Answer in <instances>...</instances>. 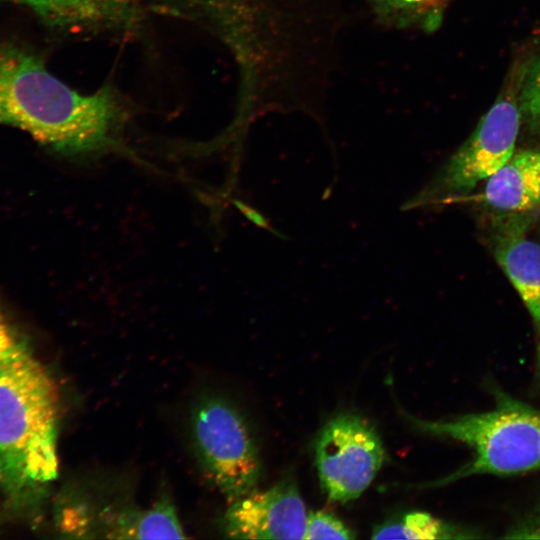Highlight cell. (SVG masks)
<instances>
[{"mask_svg":"<svg viewBox=\"0 0 540 540\" xmlns=\"http://www.w3.org/2000/svg\"><path fill=\"white\" fill-rule=\"evenodd\" d=\"M122 120V107L108 86L81 94L35 56L0 44V124L59 154L89 156L116 147Z\"/></svg>","mask_w":540,"mask_h":540,"instance_id":"6da1fadb","label":"cell"},{"mask_svg":"<svg viewBox=\"0 0 540 540\" xmlns=\"http://www.w3.org/2000/svg\"><path fill=\"white\" fill-rule=\"evenodd\" d=\"M58 416L56 383L27 346L0 360V488L15 507L58 474Z\"/></svg>","mask_w":540,"mask_h":540,"instance_id":"7a4b0ae2","label":"cell"},{"mask_svg":"<svg viewBox=\"0 0 540 540\" xmlns=\"http://www.w3.org/2000/svg\"><path fill=\"white\" fill-rule=\"evenodd\" d=\"M495 405L444 421H424L409 416L420 431L466 444L473 456L449 476L429 486H439L474 476H510L540 470V408L492 387Z\"/></svg>","mask_w":540,"mask_h":540,"instance_id":"3957f363","label":"cell"},{"mask_svg":"<svg viewBox=\"0 0 540 540\" xmlns=\"http://www.w3.org/2000/svg\"><path fill=\"white\" fill-rule=\"evenodd\" d=\"M191 432L205 475L229 503L256 489L258 451L246 422L228 401L212 395L197 400Z\"/></svg>","mask_w":540,"mask_h":540,"instance_id":"277c9868","label":"cell"},{"mask_svg":"<svg viewBox=\"0 0 540 540\" xmlns=\"http://www.w3.org/2000/svg\"><path fill=\"white\" fill-rule=\"evenodd\" d=\"M384 448L375 428L362 417L340 414L320 431L315 462L323 493L332 502L358 498L384 461Z\"/></svg>","mask_w":540,"mask_h":540,"instance_id":"5b68a950","label":"cell"},{"mask_svg":"<svg viewBox=\"0 0 540 540\" xmlns=\"http://www.w3.org/2000/svg\"><path fill=\"white\" fill-rule=\"evenodd\" d=\"M60 530L69 537L117 539H184L187 536L176 509L167 496L149 508L134 504L105 505L101 509L79 503L58 515Z\"/></svg>","mask_w":540,"mask_h":540,"instance_id":"8992f818","label":"cell"},{"mask_svg":"<svg viewBox=\"0 0 540 540\" xmlns=\"http://www.w3.org/2000/svg\"><path fill=\"white\" fill-rule=\"evenodd\" d=\"M519 124L515 101L510 96L497 100L451 158L444 175L446 185L468 192L493 175L514 154Z\"/></svg>","mask_w":540,"mask_h":540,"instance_id":"52a82bcc","label":"cell"},{"mask_svg":"<svg viewBox=\"0 0 540 540\" xmlns=\"http://www.w3.org/2000/svg\"><path fill=\"white\" fill-rule=\"evenodd\" d=\"M307 515L296 484L283 479L230 502L222 528L235 539H304Z\"/></svg>","mask_w":540,"mask_h":540,"instance_id":"ba28073f","label":"cell"},{"mask_svg":"<svg viewBox=\"0 0 540 540\" xmlns=\"http://www.w3.org/2000/svg\"><path fill=\"white\" fill-rule=\"evenodd\" d=\"M485 200L492 208L522 213L540 206V150L515 153L487 179Z\"/></svg>","mask_w":540,"mask_h":540,"instance_id":"9c48e42d","label":"cell"},{"mask_svg":"<svg viewBox=\"0 0 540 540\" xmlns=\"http://www.w3.org/2000/svg\"><path fill=\"white\" fill-rule=\"evenodd\" d=\"M51 24L72 28L123 27L134 20L131 0H11Z\"/></svg>","mask_w":540,"mask_h":540,"instance_id":"30bf717a","label":"cell"},{"mask_svg":"<svg viewBox=\"0 0 540 540\" xmlns=\"http://www.w3.org/2000/svg\"><path fill=\"white\" fill-rule=\"evenodd\" d=\"M494 256L540 331V244L506 232L498 238Z\"/></svg>","mask_w":540,"mask_h":540,"instance_id":"8fae6325","label":"cell"},{"mask_svg":"<svg viewBox=\"0 0 540 540\" xmlns=\"http://www.w3.org/2000/svg\"><path fill=\"white\" fill-rule=\"evenodd\" d=\"M475 530L463 528L425 512H410L377 526L373 539H467L479 538Z\"/></svg>","mask_w":540,"mask_h":540,"instance_id":"7c38bea8","label":"cell"},{"mask_svg":"<svg viewBox=\"0 0 540 540\" xmlns=\"http://www.w3.org/2000/svg\"><path fill=\"white\" fill-rule=\"evenodd\" d=\"M203 20L217 34H229L249 18L255 0H163Z\"/></svg>","mask_w":540,"mask_h":540,"instance_id":"4fadbf2b","label":"cell"},{"mask_svg":"<svg viewBox=\"0 0 540 540\" xmlns=\"http://www.w3.org/2000/svg\"><path fill=\"white\" fill-rule=\"evenodd\" d=\"M355 535L335 515L325 512H310L307 515L305 540L312 539H354Z\"/></svg>","mask_w":540,"mask_h":540,"instance_id":"5bb4252c","label":"cell"},{"mask_svg":"<svg viewBox=\"0 0 540 540\" xmlns=\"http://www.w3.org/2000/svg\"><path fill=\"white\" fill-rule=\"evenodd\" d=\"M520 106L529 122L540 131V54L531 62L523 78Z\"/></svg>","mask_w":540,"mask_h":540,"instance_id":"9a60e30c","label":"cell"},{"mask_svg":"<svg viewBox=\"0 0 540 540\" xmlns=\"http://www.w3.org/2000/svg\"><path fill=\"white\" fill-rule=\"evenodd\" d=\"M381 12L400 23L417 20L440 0H373Z\"/></svg>","mask_w":540,"mask_h":540,"instance_id":"2e32d148","label":"cell"},{"mask_svg":"<svg viewBox=\"0 0 540 540\" xmlns=\"http://www.w3.org/2000/svg\"><path fill=\"white\" fill-rule=\"evenodd\" d=\"M509 539H540V497L533 508L505 533Z\"/></svg>","mask_w":540,"mask_h":540,"instance_id":"e0dca14e","label":"cell"},{"mask_svg":"<svg viewBox=\"0 0 540 540\" xmlns=\"http://www.w3.org/2000/svg\"><path fill=\"white\" fill-rule=\"evenodd\" d=\"M26 346L18 332L0 314V360L18 352Z\"/></svg>","mask_w":540,"mask_h":540,"instance_id":"ac0fdd59","label":"cell"},{"mask_svg":"<svg viewBox=\"0 0 540 540\" xmlns=\"http://www.w3.org/2000/svg\"><path fill=\"white\" fill-rule=\"evenodd\" d=\"M536 376H537V382L540 387V342L537 347V355H536Z\"/></svg>","mask_w":540,"mask_h":540,"instance_id":"d6986e66","label":"cell"}]
</instances>
